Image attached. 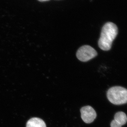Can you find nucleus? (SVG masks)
<instances>
[{"instance_id": "4", "label": "nucleus", "mask_w": 127, "mask_h": 127, "mask_svg": "<svg viewBox=\"0 0 127 127\" xmlns=\"http://www.w3.org/2000/svg\"><path fill=\"white\" fill-rule=\"evenodd\" d=\"M80 111L82 119L86 123H92L96 117V112L91 106L83 107L81 108Z\"/></svg>"}, {"instance_id": "6", "label": "nucleus", "mask_w": 127, "mask_h": 127, "mask_svg": "<svg viewBox=\"0 0 127 127\" xmlns=\"http://www.w3.org/2000/svg\"><path fill=\"white\" fill-rule=\"evenodd\" d=\"M114 120L122 126L125 125L127 122V115L123 112H119L115 114Z\"/></svg>"}, {"instance_id": "1", "label": "nucleus", "mask_w": 127, "mask_h": 127, "mask_svg": "<svg viewBox=\"0 0 127 127\" xmlns=\"http://www.w3.org/2000/svg\"><path fill=\"white\" fill-rule=\"evenodd\" d=\"M118 33V28L115 24L111 22L106 23L103 27L98 40L99 47L103 51L110 50Z\"/></svg>"}, {"instance_id": "3", "label": "nucleus", "mask_w": 127, "mask_h": 127, "mask_svg": "<svg viewBox=\"0 0 127 127\" xmlns=\"http://www.w3.org/2000/svg\"><path fill=\"white\" fill-rule=\"evenodd\" d=\"M97 55L96 51L89 45L82 46L78 49L76 53L78 59L83 62L88 61L96 56Z\"/></svg>"}, {"instance_id": "2", "label": "nucleus", "mask_w": 127, "mask_h": 127, "mask_svg": "<svg viewBox=\"0 0 127 127\" xmlns=\"http://www.w3.org/2000/svg\"><path fill=\"white\" fill-rule=\"evenodd\" d=\"M107 97L113 104H125L127 103V89L122 87H112L108 91Z\"/></svg>"}, {"instance_id": "8", "label": "nucleus", "mask_w": 127, "mask_h": 127, "mask_svg": "<svg viewBox=\"0 0 127 127\" xmlns=\"http://www.w3.org/2000/svg\"><path fill=\"white\" fill-rule=\"evenodd\" d=\"M39 1L41 2H44V1H47L50 0H38Z\"/></svg>"}, {"instance_id": "7", "label": "nucleus", "mask_w": 127, "mask_h": 127, "mask_svg": "<svg viewBox=\"0 0 127 127\" xmlns=\"http://www.w3.org/2000/svg\"><path fill=\"white\" fill-rule=\"evenodd\" d=\"M122 126L119 124L118 123L116 122L114 120L112 121L111 123V127H122Z\"/></svg>"}, {"instance_id": "5", "label": "nucleus", "mask_w": 127, "mask_h": 127, "mask_svg": "<svg viewBox=\"0 0 127 127\" xmlns=\"http://www.w3.org/2000/svg\"><path fill=\"white\" fill-rule=\"evenodd\" d=\"M26 127H46L43 120L38 118H33L28 121Z\"/></svg>"}]
</instances>
